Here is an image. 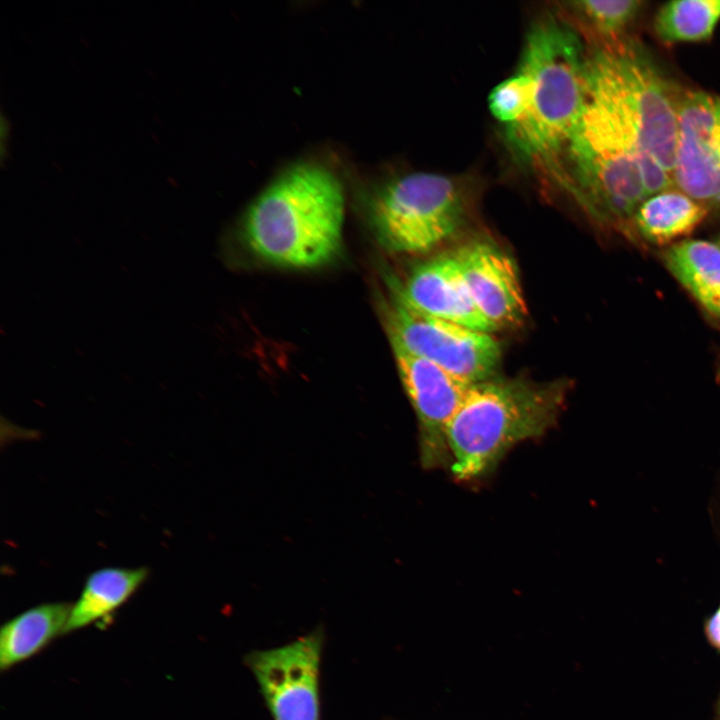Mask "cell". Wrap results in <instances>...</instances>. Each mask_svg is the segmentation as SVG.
Returning <instances> with one entry per match:
<instances>
[{
	"label": "cell",
	"mask_w": 720,
	"mask_h": 720,
	"mask_svg": "<svg viewBox=\"0 0 720 720\" xmlns=\"http://www.w3.org/2000/svg\"><path fill=\"white\" fill-rule=\"evenodd\" d=\"M547 169L593 220L607 226L632 221L646 198L674 185L630 124L586 79L580 114Z\"/></svg>",
	"instance_id": "cell-1"
},
{
	"label": "cell",
	"mask_w": 720,
	"mask_h": 720,
	"mask_svg": "<svg viewBox=\"0 0 720 720\" xmlns=\"http://www.w3.org/2000/svg\"><path fill=\"white\" fill-rule=\"evenodd\" d=\"M344 196L326 168L297 164L250 205L242 224L249 250L278 267L310 269L332 261L342 244Z\"/></svg>",
	"instance_id": "cell-2"
},
{
	"label": "cell",
	"mask_w": 720,
	"mask_h": 720,
	"mask_svg": "<svg viewBox=\"0 0 720 720\" xmlns=\"http://www.w3.org/2000/svg\"><path fill=\"white\" fill-rule=\"evenodd\" d=\"M568 380L490 378L474 383L446 432L449 471L457 481L492 475L518 444L551 430L565 408Z\"/></svg>",
	"instance_id": "cell-3"
},
{
	"label": "cell",
	"mask_w": 720,
	"mask_h": 720,
	"mask_svg": "<svg viewBox=\"0 0 720 720\" xmlns=\"http://www.w3.org/2000/svg\"><path fill=\"white\" fill-rule=\"evenodd\" d=\"M582 40L558 14L529 28L517 69L529 79V104L518 123L504 128L506 144L520 160L548 167L575 125L584 99Z\"/></svg>",
	"instance_id": "cell-4"
},
{
	"label": "cell",
	"mask_w": 720,
	"mask_h": 720,
	"mask_svg": "<svg viewBox=\"0 0 720 720\" xmlns=\"http://www.w3.org/2000/svg\"><path fill=\"white\" fill-rule=\"evenodd\" d=\"M585 77L631 125L645 151L672 177L681 95L638 45L620 39L587 52Z\"/></svg>",
	"instance_id": "cell-5"
},
{
	"label": "cell",
	"mask_w": 720,
	"mask_h": 720,
	"mask_svg": "<svg viewBox=\"0 0 720 720\" xmlns=\"http://www.w3.org/2000/svg\"><path fill=\"white\" fill-rule=\"evenodd\" d=\"M469 204L470 190L464 178L413 172L387 181L374 192L369 219L386 250L425 253L461 229Z\"/></svg>",
	"instance_id": "cell-6"
},
{
	"label": "cell",
	"mask_w": 720,
	"mask_h": 720,
	"mask_svg": "<svg viewBox=\"0 0 720 720\" xmlns=\"http://www.w3.org/2000/svg\"><path fill=\"white\" fill-rule=\"evenodd\" d=\"M387 320L392 345L470 383L492 378L500 364L501 347L490 332L421 314L395 290Z\"/></svg>",
	"instance_id": "cell-7"
},
{
	"label": "cell",
	"mask_w": 720,
	"mask_h": 720,
	"mask_svg": "<svg viewBox=\"0 0 720 720\" xmlns=\"http://www.w3.org/2000/svg\"><path fill=\"white\" fill-rule=\"evenodd\" d=\"M404 391L415 412L423 469H449L448 425L474 383L392 345Z\"/></svg>",
	"instance_id": "cell-8"
},
{
	"label": "cell",
	"mask_w": 720,
	"mask_h": 720,
	"mask_svg": "<svg viewBox=\"0 0 720 720\" xmlns=\"http://www.w3.org/2000/svg\"><path fill=\"white\" fill-rule=\"evenodd\" d=\"M673 181L706 207H720V95L681 94Z\"/></svg>",
	"instance_id": "cell-9"
},
{
	"label": "cell",
	"mask_w": 720,
	"mask_h": 720,
	"mask_svg": "<svg viewBox=\"0 0 720 720\" xmlns=\"http://www.w3.org/2000/svg\"><path fill=\"white\" fill-rule=\"evenodd\" d=\"M321 640L308 635L250 655L249 666L275 720H319Z\"/></svg>",
	"instance_id": "cell-10"
},
{
	"label": "cell",
	"mask_w": 720,
	"mask_h": 720,
	"mask_svg": "<svg viewBox=\"0 0 720 720\" xmlns=\"http://www.w3.org/2000/svg\"><path fill=\"white\" fill-rule=\"evenodd\" d=\"M471 298L494 330L520 325L527 308L512 258L488 239L454 252Z\"/></svg>",
	"instance_id": "cell-11"
},
{
	"label": "cell",
	"mask_w": 720,
	"mask_h": 720,
	"mask_svg": "<svg viewBox=\"0 0 720 720\" xmlns=\"http://www.w3.org/2000/svg\"><path fill=\"white\" fill-rule=\"evenodd\" d=\"M392 287L421 314L479 331H494L476 308L454 252L418 264L404 284Z\"/></svg>",
	"instance_id": "cell-12"
},
{
	"label": "cell",
	"mask_w": 720,
	"mask_h": 720,
	"mask_svg": "<svg viewBox=\"0 0 720 720\" xmlns=\"http://www.w3.org/2000/svg\"><path fill=\"white\" fill-rule=\"evenodd\" d=\"M71 607L66 602L44 603L6 622L0 630L1 671L34 656L64 634Z\"/></svg>",
	"instance_id": "cell-13"
},
{
	"label": "cell",
	"mask_w": 720,
	"mask_h": 720,
	"mask_svg": "<svg viewBox=\"0 0 720 720\" xmlns=\"http://www.w3.org/2000/svg\"><path fill=\"white\" fill-rule=\"evenodd\" d=\"M664 261L698 303L720 317V244L702 239L680 241L666 250Z\"/></svg>",
	"instance_id": "cell-14"
},
{
	"label": "cell",
	"mask_w": 720,
	"mask_h": 720,
	"mask_svg": "<svg viewBox=\"0 0 720 720\" xmlns=\"http://www.w3.org/2000/svg\"><path fill=\"white\" fill-rule=\"evenodd\" d=\"M148 577L146 568H102L87 578L72 604L65 633L84 628L119 608Z\"/></svg>",
	"instance_id": "cell-15"
},
{
	"label": "cell",
	"mask_w": 720,
	"mask_h": 720,
	"mask_svg": "<svg viewBox=\"0 0 720 720\" xmlns=\"http://www.w3.org/2000/svg\"><path fill=\"white\" fill-rule=\"evenodd\" d=\"M706 208L683 191L669 188L646 198L632 220L644 239L661 245L689 234L706 216Z\"/></svg>",
	"instance_id": "cell-16"
},
{
	"label": "cell",
	"mask_w": 720,
	"mask_h": 720,
	"mask_svg": "<svg viewBox=\"0 0 720 720\" xmlns=\"http://www.w3.org/2000/svg\"><path fill=\"white\" fill-rule=\"evenodd\" d=\"M639 0H580L558 3V14L580 35L596 39V45L619 39L642 8Z\"/></svg>",
	"instance_id": "cell-17"
},
{
	"label": "cell",
	"mask_w": 720,
	"mask_h": 720,
	"mask_svg": "<svg viewBox=\"0 0 720 720\" xmlns=\"http://www.w3.org/2000/svg\"><path fill=\"white\" fill-rule=\"evenodd\" d=\"M720 21V0H676L663 4L654 19L657 36L666 43L709 39Z\"/></svg>",
	"instance_id": "cell-18"
},
{
	"label": "cell",
	"mask_w": 720,
	"mask_h": 720,
	"mask_svg": "<svg viewBox=\"0 0 720 720\" xmlns=\"http://www.w3.org/2000/svg\"><path fill=\"white\" fill-rule=\"evenodd\" d=\"M528 104L529 79L519 70L497 84L488 96L489 110L503 128L518 123L525 115Z\"/></svg>",
	"instance_id": "cell-19"
},
{
	"label": "cell",
	"mask_w": 720,
	"mask_h": 720,
	"mask_svg": "<svg viewBox=\"0 0 720 720\" xmlns=\"http://www.w3.org/2000/svg\"><path fill=\"white\" fill-rule=\"evenodd\" d=\"M705 632L709 642L720 652V605L706 622Z\"/></svg>",
	"instance_id": "cell-20"
},
{
	"label": "cell",
	"mask_w": 720,
	"mask_h": 720,
	"mask_svg": "<svg viewBox=\"0 0 720 720\" xmlns=\"http://www.w3.org/2000/svg\"><path fill=\"white\" fill-rule=\"evenodd\" d=\"M717 242H718V243L720 244V237H719V239H718V241H717Z\"/></svg>",
	"instance_id": "cell-21"
}]
</instances>
